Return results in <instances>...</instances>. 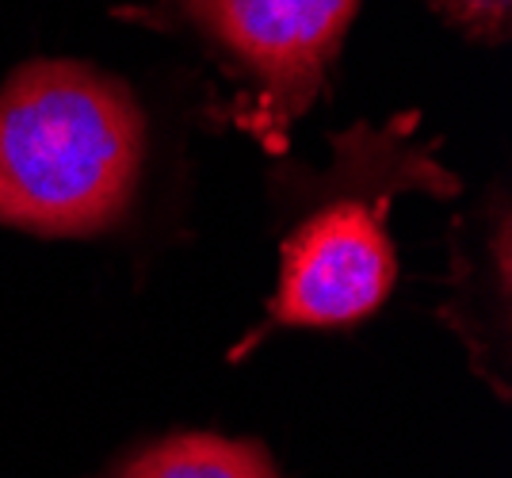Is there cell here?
<instances>
[{
    "instance_id": "3",
    "label": "cell",
    "mask_w": 512,
    "mask_h": 478,
    "mask_svg": "<svg viewBox=\"0 0 512 478\" xmlns=\"http://www.w3.org/2000/svg\"><path fill=\"white\" fill-rule=\"evenodd\" d=\"M386 192L341 188L283 241V272L256 333L356 326L386 303L398 257L386 238Z\"/></svg>"
},
{
    "instance_id": "2",
    "label": "cell",
    "mask_w": 512,
    "mask_h": 478,
    "mask_svg": "<svg viewBox=\"0 0 512 478\" xmlns=\"http://www.w3.org/2000/svg\"><path fill=\"white\" fill-rule=\"evenodd\" d=\"M356 8L360 0H157L127 16L195 39L237 85V123L283 146L329 81Z\"/></svg>"
},
{
    "instance_id": "4",
    "label": "cell",
    "mask_w": 512,
    "mask_h": 478,
    "mask_svg": "<svg viewBox=\"0 0 512 478\" xmlns=\"http://www.w3.org/2000/svg\"><path fill=\"white\" fill-rule=\"evenodd\" d=\"M119 478H279L264 448L214 433H180L150 444Z\"/></svg>"
},
{
    "instance_id": "1",
    "label": "cell",
    "mask_w": 512,
    "mask_h": 478,
    "mask_svg": "<svg viewBox=\"0 0 512 478\" xmlns=\"http://www.w3.org/2000/svg\"><path fill=\"white\" fill-rule=\"evenodd\" d=\"M146 165V115L85 62H27L0 85V222L88 238L127 215Z\"/></svg>"
},
{
    "instance_id": "5",
    "label": "cell",
    "mask_w": 512,
    "mask_h": 478,
    "mask_svg": "<svg viewBox=\"0 0 512 478\" xmlns=\"http://www.w3.org/2000/svg\"><path fill=\"white\" fill-rule=\"evenodd\" d=\"M451 27L478 43H505L512 31V0H428Z\"/></svg>"
}]
</instances>
